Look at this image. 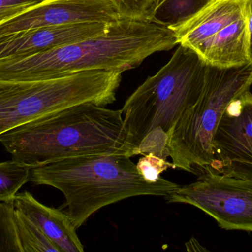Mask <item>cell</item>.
<instances>
[{
    "label": "cell",
    "mask_w": 252,
    "mask_h": 252,
    "mask_svg": "<svg viewBox=\"0 0 252 252\" xmlns=\"http://www.w3.org/2000/svg\"><path fill=\"white\" fill-rule=\"evenodd\" d=\"M0 238L2 252H60L13 202L0 203Z\"/></svg>",
    "instance_id": "4fadbf2b"
},
{
    "label": "cell",
    "mask_w": 252,
    "mask_h": 252,
    "mask_svg": "<svg viewBox=\"0 0 252 252\" xmlns=\"http://www.w3.org/2000/svg\"><path fill=\"white\" fill-rule=\"evenodd\" d=\"M0 252H2V249H1V239H0Z\"/></svg>",
    "instance_id": "ffe728a7"
},
{
    "label": "cell",
    "mask_w": 252,
    "mask_h": 252,
    "mask_svg": "<svg viewBox=\"0 0 252 252\" xmlns=\"http://www.w3.org/2000/svg\"><path fill=\"white\" fill-rule=\"evenodd\" d=\"M42 0H0V23L31 8Z\"/></svg>",
    "instance_id": "ac0fdd59"
},
{
    "label": "cell",
    "mask_w": 252,
    "mask_h": 252,
    "mask_svg": "<svg viewBox=\"0 0 252 252\" xmlns=\"http://www.w3.org/2000/svg\"><path fill=\"white\" fill-rule=\"evenodd\" d=\"M131 157L124 154L70 157L32 167L29 182L59 189L76 229L96 212L132 197L167 196L179 187L162 177L148 183Z\"/></svg>",
    "instance_id": "3957f363"
},
{
    "label": "cell",
    "mask_w": 252,
    "mask_h": 252,
    "mask_svg": "<svg viewBox=\"0 0 252 252\" xmlns=\"http://www.w3.org/2000/svg\"><path fill=\"white\" fill-rule=\"evenodd\" d=\"M110 0H42L0 23V39L22 31L79 23H112L121 19Z\"/></svg>",
    "instance_id": "30bf717a"
},
{
    "label": "cell",
    "mask_w": 252,
    "mask_h": 252,
    "mask_svg": "<svg viewBox=\"0 0 252 252\" xmlns=\"http://www.w3.org/2000/svg\"><path fill=\"white\" fill-rule=\"evenodd\" d=\"M252 86V61L235 68L207 65L199 99L172 129L167 149L173 169L199 174L210 167L215 133L226 108Z\"/></svg>",
    "instance_id": "8992f818"
},
{
    "label": "cell",
    "mask_w": 252,
    "mask_h": 252,
    "mask_svg": "<svg viewBox=\"0 0 252 252\" xmlns=\"http://www.w3.org/2000/svg\"><path fill=\"white\" fill-rule=\"evenodd\" d=\"M206 68L195 52L179 44L170 60L126 100L121 111L134 155L152 152L167 159L169 135L199 99Z\"/></svg>",
    "instance_id": "277c9868"
},
{
    "label": "cell",
    "mask_w": 252,
    "mask_h": 252,
    "mask_svg": "<svg viewBox=\"0 0 252 252\" xmlns=\"http://www.w3.org/2000/svg\"><path fill=\"white\" fill-rule=\"evenodd\" d=\"M12 160L32 167L70 157L124 154L127 143L121 109L81 104L35 118L0 135Z\"/></svg>",
    "instance_id": "7a4b0ae2"
},
{
    "label": "cell",
    "mask_w": 252,
    "mask_h": 252,
    "mask_svg": "<svg viewBox=\"0 0 252 252\" xmlns=\"http://www.w3.org/2000/svg\"><path fill=\"white\" fill-rule=\"evenodd\" d=\"M16 210L25 215L60 252H84L76 228L65 212L38 202L30 192L17 194L13 201Z\"/></svg>",
    "instance_id": "7c38bea8"
},
{
    "label": "cell",
    "mask_w": 252,
    "mask_h": 252,
    "mask_svg": "<svg viewBox=\"0 0 252 252\" xmlns=\"http://www.w3.org/2000/svg\"><path fill=\"white\" fill-rule=\"evenodd\" d=\"M169 204L199 209L224 230L252 232V179L218 174L205 168L194 183L164 197Z\"/></svg>",
    "instance_id": "ba28073f"
},
{
    "label": "cell",
    "mask_w": 252,
    "mask_h": 252,
    "mask_svg": "<svg viewBox=\"0 0 252 252\" xmlns=\"http://www.w3.org/2000/svg\"><path fill=\"white\" fill-rule=\"evenodd\" d=\"M136 164L138 172L148 183H155L161 179V175L167 169H173V164L165 158H160L150 152L139 158Z\"/></svg>",
    "instance_id": "e0dca14e"
},
{
    "label": "cell",
    "mask_w": 252,
    "mask_h": 252,
    "mask_svg": "<svg viewBox=\"0 0 252 252\" xmlns=\"http://www.w3.org/2000/svg\"><path fill=\"white\" fill-rule=\"evenodd\" d=\"M250 7L251 0H210L173 31L179 44L193 50L207 65L242 66L252 61Z\"/></svg>",
    "instance_id": "52a82bcc"
},
{
    "label": "cell",
    "mask_w": 252,
    "mask_h": 252,
    "mask_svg": "<svg viewBox=\"0 0 252 252\" xmlns=\"http://www.w3.org/2000/svg\"><path fill=\"white\" fill-rule=\"evenodd\" d=\"M123 72L96 70L41 81L0 79V135L75 105L114 103Z\"/></svg>",
    "instance_id": "5b68a950"
},
{
    "label": "cell",
    "mask_w": 252,
    "mask_h": 252,
    "mask_svg": "<svg viewBox=\"0 0 252 252\" xmlns=\"http://www.w3.org/2000/svg\"><path fill=\"white\" fill-rule=\"evenodd\" d=\"M210 0H160L151 22L173 31L196 14Z\"/></svg>",
    "instance_id": "5bb4252c"
},
{
    "label": "cell",
    "mask_w": 252,
    "mask_h": 252,
    "mask_svg": "<svg viewBox=\"0 0 252 252\" xmlns=\"http://www.w3.org/2000/svg\"><path fill=\"white\" fill-rule=\"evenodd\" d=\"M179 44L172 30L145 21L121 18L106 34L31 56L0 60V79L41 81L83 71H122Z\"/></svg>",
    "instance_id": "6da1fadb"
},
{
    "label": "cell",
    "mask_w": 252,
    "mask_h": 252,
    "mask_svg": "<svg viewBox=\"0 0 252 252\" xmlns=\"http://www.w3.org/2000/svg\"><path fill=\"white\" fill-rule=\"evenodd\" d=\"M121 17L151 22L160 0H110Z\"/></svg>",
    "instance_id": "2e32d148"
},
{
    "label": "cell",
    "mask_w": 252,
    "mask_h": 252,
    "mask_svg": "<svg viewBox=\"0 0 252 252\" xmlns=\"http://www.w3.org/2000/svg\"><path fill=\"white\" fill-rule=\"evenodd\" d=\"M31 170L14 160L0 163V203L13 202L19 189L29 182Z\"/></svg>",
    "instance_id": "9a60e30c"
},
{
    "label": "cell",
    "mask_w": 252,
    "mask_h": 252,
    "mask_svg": "<svg viewBox=\"0 0 252 252\" xmlns=\"http://www.w3.org/2000/svg\"><path fill=\"white\" fill-rule=\"evenodd\" d=\"M110 24H72L22 31L0 39V60L31 56L102 35Z\"/></svg>",
    "instance_id": "8fae6325"
},
{
    "label": "cell",
    "mask_w": 252,
    "mask_h": 252,
    "mask_svg": "<svg viewBox=\"0 0 252 252\" xmlns=\"http://www.w3.org/2000/svg\"><path fill=\"white\" fill-rule=\"evenodd\" d=\"M218 174L252 179V94L237 96L223 112L215 133L210 167Z\"/></svg>",
    "instance_id": "9c48e42d"
},
{
    "label": "cell",
    "mask_w": 252,
    "mask_h": 252,
    "mask_svg": "<svg viewBox=\"0 0 252 252\" xmlns=\"http://www.w3.org/2000/svg\"><path fill=\"white\" fill-rule=\"evenodd\" d=\"M249 28L250 34V50L252 57V0H251V7H250V20H249Z\"/></svg>",
    "instance_id": "d6986e66"
}]
</instances>
